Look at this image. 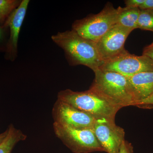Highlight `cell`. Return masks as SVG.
Instances as JSON below:
<instances>
[{
    "instance_id": "6",
    "label": "cell",
    "mask_w": 153,
    "mask_h": 153,
    "mask_svg": "<svg viewBox=\"0 0 153 153\" xmlns=\"http://www.w3.org/2000/svg\"><path fill=\"white\" fill-rule=\"evenodd\" d=\"M99 69L129 77L141 72L153 71V61L145 55H133L126 49L116 57L105 61Z\"/></svg>"
},
{
    "instance_id": "20",
    "label": "cell",
    "mask_w": 153,
    "mask_h": 153,
    "mask_svg": "<svg viewBox=\"0 0 153 153\" xmlns=\"http://www.w3.org/2000/svg\"><path fill=\"white\" fill-rule=\"evenodd\" d=\"M143 55L149 57L153 61V42L144 48Z\"/></svg>"
},
{
    "instance_id": "10",
    "label": "cell",
    "mask_w": 153,
    "mask_h": 153,
    "mask_svg": "<svg viewBox=\"0 0 153 153\" xmlns=\"http://www.w3.org/2000/svg\"><path fill=\"white\" fill-rule=\"evenodd\" d=\"M30 1L29 0L22 1L20 5L11 14L4 25L10 30V37L5 50L4 57L7 60L13 61L17 57L19 34Z\"/></svg>"
},
{
    "instance_id": "9",
    "label": "cell",
    "mask_w": 153,
    "mask_h": 153,
    "mask_svg": "<svg viewBox=\"0 0 153 153\" xmlns=\"http://www.w3.org/2000/svg\"><path fill=\"white\" fill-rule=\"evenodd\" d=\"M132 31L120 25H114L96 43L100 56L104 62L126 50L124 44Z\"/></svg>"
},
{
    "instance_id": "15",
    "label": "cell",
    "mask_w": 153,
    "mask_h": 153,
    "mask_svg": "<svg viewBox=\"0 0 153 153\" xmlns=\"http://www.w3.org/2000/svg\"><path fill=\"white\" fill-rule=\"evenodd\" d=\"M137 29L153 32V10H140Z\"/></svg>"
},
{
    "instance_id": "4",
    "label": "cell",
    "mask_w": 153,
    "mask_h": 153,
    "mask_svg": "<svg viewBox=\"0 0 153 153\" xmlns=\"http://www.w3.org/2000/svg\"><path fill=\"white\" fill-rule=\"evenodd\" d=\"M118 9L108 3L99 13L88 15L75 21L72 30L83 38L96 43L112 27L116 25Z\"/></svg>"
},
{
    "instance_id": "7",
    "label": "cell",
    "mask_w": 153,
    "mask_h": 153,
    "mask_svg": "<svg viewBox=\"0 0 153 153\" xmlns=\"http://www.w3.org/2000/svg\"><path fill=\"white\" fill-rule=\"evenodd\" d=\"M54 123L75 129H93L96 119L86 113L57 99L53 105Z\"/></svg>"
},
{
    "instance_id": "3",
    "label": "cell",
    "mask_w": 153,
    "mask_h": 153,
    "mask_svg": "<svg viewBox=\"0 0 153 153\" xmlns=\"http://www.w3.org/2000/svg\"><path fill=\"white\" fill-rule=\"evenodd\" d=\"M57 99L90 114L96 120H115L116 115L121 109L89 89L82 91L69 89L60 91Z\"/></svg>"
},
{
    "instance_id": "8",
    "label": "cell",
    "mask_w": 153,
    "mask_h": 153,
    "mask_svg": "<svg viewBox=\"0 0 153 153\" xmlns=\"http://www.w3.org/2000/svg\"><path fill=\"white\" fill-rule=\"evenodd\" d=\"M93 130L103 152L118 153L121 145L125 140L124 130L117 125L115 120H96Z\"/></svg>"
},
{
    "instance_id": "19",
    "label": "cell",
    "mask_w": 153,
    "mask_h": 153,
    "mask_svg": "<svg viewBox=\"0 0 153 153\" xmlns=\"http://www.w3.org/2000/svg\"><path fill=\"white\" fill-rule=\"evenodd\" d=\"M145 0H126L125 1L126 7L131 8H139L144 2Z\"/></svg>"
},
{
    "instance_id": "12",
    "label": "cell",
    "mask_w": 153,
    "mask_h": 153,
    "mask_svg": "<svg viewBox=\"0 0 153 153\" xmlns=\"http://www.w3.org/2000/svg\"><path fill=\"white\" fill-rule=\"evenodd\" d=\"M118 9V14L117 25H120L131 31L136 29L140 9L127 7L122 8L120 7H119Z\"/></svg>"
},
{
    "instance_id": "1",
    "label": "cell",
    "mask_w": 153,
    "mask_h": 153,
    "mask_svg": "<svg viewBox=\"0 0 153 153\" xmlns=\"http://www.w3.org/2000/svg\"><path fill=\"white\" fill-rule=\"evenodd\" d=\"M52 39L63 49L71 66L83 65L94 71L104 63L99 54L96 43L79 36L74 30L58 32L52 36Z\"/></svg>"
},
{
    "instance_id": "22",
    "label": "cell",
    "mask_w": 153,
    "mask_h": 153,
    "mask_svg": "<svg viewBox=\"0 0 153 153\" xmlns=\"http://www.w3.org/2000/svg\"><path fill=\"white\" fill-rule=\"evenodd\" d=\"M8 133V129L7 128L6 131L0 134V144L5 139Z\"/></svg>"
},
{
    "instance_id": "21",
    "label": "cell",
    "mask_w": 153,
    "mask_h": 153,
    "mask_svg": "<svg viewBox=\"0 0 153 153\" xmlns=\"http://www.w3.org/2000/svg\"><path fill=\"white\" fill-rule=\"evenodd\" d=\"M139 8L140 10H153V0H145Z\"/></svg>"
},
{
    "instance_id": "11",
    "label": "cell",
    "mask_w": 153,
    "mask_h": 153,
    "mask_svg": "<svg viewBox=\"0 0 153 153\" xmlns=\"http://www.w3.org/2000/svg\"><path fill=\"white\" fill-rule=\"evenodd\" d=\"M126 77L133 96L134 104L153 94V71L141 72Z\"/></svg>"
},
{
    "instance_id": "5",
    "label": "cell",
    "mask_w": 153,
    "mask_h": 153,
    "mask_svg": "<svg viewBox=\"0 0 153 153\" xmlns=\"http://www.w3.org/2000/svg\"><path fill=\"white\" fill-rule=\"evenodd\" d=\"M56 136L74 153L103 152L93 129H75L53 123Z\"/></svg>"
},
{
    "instance_id": "13",
    "label": "cell",
    "mask_w": 153,
    "mask_h": 153,
    "mask_svg": "<svg viewBox=\"0 0 153 153\" xmlns=\"http://www.w3.org/2000/svg\"><path fill=\"white\" fill-rule=\"evenodd\" d=\"M8 129L7 137L0 144V153H11L17 143L27 139V136L13 125L9 126Z\"/></svg>"
},
{
    "instance_id": "17",
    "label": "cell",
    "mask_w": 153,
    "mask_h": 153,
    "mask_svg": "<svg viewBox=\"0 0 153 153\" xmlns=\"http://www.w3.org/2000/svg\"><path fill=\"white\" fill-rule=\"evenodd\" d=\"M133 105L140 108H153V94L147 98L135 102Z\"/></svg>"
},
{
    "instance_id": "16",
    "label": "cell",
    "mask_w": 153,
    "mask_h": 153,
    "mask_svg": "<svg viewBox=\"0 0 153 153\" xmlns=\"http://www.w3.org/2000/svg\"><path fill=\"white\" fill-rule=\"evenodd\" d=\"M8 29V27L5 26H0V50H5L8 41L7 37Z\"/></svg>"
},
{
    "instance_id": "18",
    "label": "cell",
    "mask_w": 153,
    "mask_h": 153,
    "mask_svg": "<svg viewBox=\"0 0 153 153\" xmlns=\"http://www.w3.org/2000/svg\"><path fill=\"white\" fill-rule=\"evenodd\" d=\"M118 153H134L131 144L125 140L121 145Z\"/></svg>"
},
{
    "instance_id": "14",
    "label": "cell",
    "mask_w": 153,
    "mask_h": 153,
    "mask_svg": "<svg viewBox=\"0 0 153 153\" xmlns=\"http://www.w3.org/2000/svg\"><path fill=\"white\" fill-rule=\"evenodd\" d=\"M20 0H0V26H3L11 14L20 5Z\"/></svg>"
},
{
    "instance_id": "2",
    "label": "cell",
    "mask_w": 153,
    "mask_h": 153,
    "mask_svg": "<svg viewBox=\"0 0 153 153\" xmlns=\"http://www.w3.org/2000/svg\"><path fill=\"white\" fill-rule=\"evenodd\" d=\"M89 89L120 108L133 105V96L127 78L113 71L98 69Z\"/></svg>"
}]
</instances>
